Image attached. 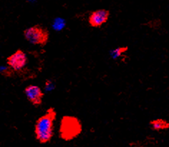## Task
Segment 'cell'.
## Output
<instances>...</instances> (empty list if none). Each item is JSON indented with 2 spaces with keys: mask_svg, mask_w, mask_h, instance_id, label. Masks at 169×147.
<instances>
[{
  "mask_svg": "<svg viewBox=\"0 0 169 147\" xmlns=\"http://www.w3.org/2000/svg\"><path fill=\"white\" fill-rule=\"evenodd\" d=\"M55 87V84H53L52 82H50V81H48L47 82H46L45 84V89L47 91V92H50V91H52V89Z\"/></svg>",
  "mask_w": 169,
  "mask_h": 147,
  "instance_id": "obj_11",
  "label": "cell"
},
{
  "mask_svg": "<svg viewBox=\"0 0 169 147\" xmlns=\"http://www.w3.org/2000/svg\"><path fill=\"white\" fill-rule=\"evenodd\" d=\"M10 69V67H9L8 65H0V74H2L7 75V74L9 72V70Z\"/></svg>",
  "mask_w": 169,
  "mask_h": 147,
  "instance_id": "obj_10",
  "label": "cell"
},
{
  "mask_svg": "<svg viewBox=\"0 0 169 147\" xmlns=\"http://www.w3.org/2000/svg\"><path fill=\"white\" fill-rule=\"evenodd\" d=\"M126 50L127 48L117 47L116 49H114V50H111V52H110V55H111V58L113 59H116L121 57L122 54L126 51Z\"/></svg>",
  "mask_w": 169,
  "mask_h": 147,
  "instance_id": "obj_9",
  "label": "cell"
},
{
  "mask_svg": "<svg viewBox=\"0 0 169 147\" xmlns=\"http://www.w3.org/2000/svg\"><path fill=\"white\" fill-rule=\"evenodd\" d=\"M109 13L105 9H98L92 12L89 17V23L93 27H99L108 19Z\"/></svg>",
  "mask_w": 169,
  "mask_h": 147,
  "instance_id": "obj_6",
  "label": "cell"
},
{
  "mask_svg": "<svg viewBox=\"0 0 169 147\" xmlns=\"http://www.w3.org/2000/svg\"><path fill=\"white\" fill-rule=\"evenodd\" d=\"M55 119V112L50 109L37 121L35 132L37 139L40 143L48 142L52 138Z\"/></svg>",
  "mask_w": 169,
  "mask_h": 147,
  "instance_id": "obj_1",
  "label": "cell"
},
{
  "mask_svg": "<svg viewBox=\"0 0 169 147\" xmlns=\"http://www.w3.org/2000/svg\"><path fill=\"white\" fill-rule=\"evenodd\" d=\"M151 125L152 128L155 130H162V129H168L169 127V124L163 119L154 120V121H151Z\"/></svg>",
  "mask_w": 169,
  "mask_h": 147,
  "instance_id": "obj_7",
  "label": "cell"
},
{
  "mask_svg": "<svg viewBox=\"0 0 169 147\" xmlns=\"http://www.w3.org/2000/svg\"><path fill=\"white\" fill-rule=\"evenodd\" d=\"M52 28L55 29V31H60L64 29L66 26V22L64 19L61 18V17H57L54 19L52 22Z\"/></svg>",
  "mask_w": 169,
  "mask_h": 147,
  "instance_id": "obj_8",
  "label": "cell"
},
{
  "mask_svg": "<svg viewBox=\"0 0 169 147\" xmlns=\"http://www.w3.org/2000/svg\"><path fill=\"white\" fill-rule=\"evenodd\" d=\"M81 132L80 121L72 116H65L61 121L60 134L62 139L71 140Z\"/></svg>",
  "mask_w": 169,
  "mask_h": 147,
  "instance_id": "obj_2",
  "label": "cell"
},
{
  "mask_svg": "<svg viewBox=\"0 0 169 147\" xmlns=\"http://www.w3.org/2000/svg\"><path fill=\"white\" fill-rule=\"evenodd\" d=\"M25 96L34 105H39L42 102L43 92L38 86L29 85L24 90Z\"/></svg>",
  "mask_w": 169,
  "mask_h": 147,
  "instance_id": "obj_5",
  "label": "cell"
},
{
  "mask_svg": "<svg viewBox=\"0 0 169 147\" xmlns=\"http://www.w3.org/2000/svg\"><path fill=\"white\" fill-rule=\"evenodd\" d=\"M24 36L32 45L42 46L47 42L49 33L47 29L36 25L26 29L24 31Z\"/></svg>",
  "mask_w": 169,
  "mask_h": 147,
  "instance_id": "obj_3",
  "label": "cell"
},
{
  "mask_svg": "<svg viewBox=\"0 0 169 147\" xmlns=\"http://www.w3.org/2000/svg\"><path fill=\"white\" fill-rule=\"evenodd\" d=\"M27 63V57L22 50H18L7 59V65L12 70L19 72L25 67Z\"/></svg>",
  "mask_w": 169,
  "mask_h": 147,
  "instance_id": "obj_4",
  "label": "cell"
}]
</instances>
